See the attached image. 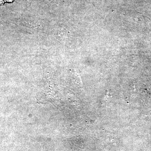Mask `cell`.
<instances>
[{
  "label": "cell",
  "instance_id": "cell-2",
  "mask_svg": "<svg viewBox=\"0 0 151 151\" xmlns=\"http://www.w3.org/2000/svg\"><path fill=\"white\" fill-rule=\"evenodd\" d=\"M3 2H4L3 0H0V5L1 4H2L3 3Z\"/></svg>",
  "mask_w": 151,
  "mask_h": 151
},
{
  "label": "cell",
  "instance_id": "cell-1",
  "mask_svg": "<svg viewBox=\"0 0 151 151\" xmlns=\"http://www.w3.org/2000/svg\"><path fill=\"white\" fill-rule=\"evenodd\" d=\"M7 1L9 2H12L13 1V0H6Z\"/></svg>",
  "mask_w": 151,
  "mask_h": 151
}]
</instances>
